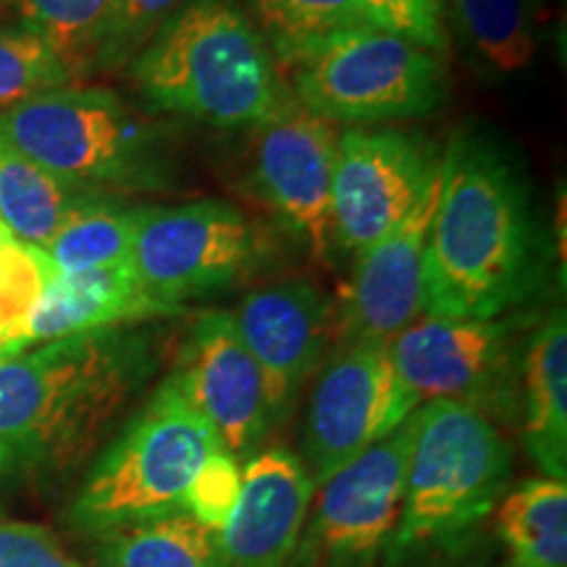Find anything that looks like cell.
<instances>
[{
    "label": "cell",
    "instance_id": "obj_27",
    "mask_svg": "<svg viewBox=\"0 0 567 567\" xmlns=\"http://www.w3.org/2000/svg\"><path fill=\"white\" fill-rule=\"evenodd\" d=\"M59 276L51 255L42 247L27 245L0 226V331L32 347L27 339V323L42 295Z\"/></svg>",
    "mask_w": 567,
    "mask_h": 567
},
{
    "label": "cell",
    "instance_id": "obj_13",
    "mask_svg": "<svg viewBox=\"0 0 567 567\" xmlns=\"http://www.w3.org/2000/svg\"><path fill=\"white\" fill-rule=\"evenodd\" d=\"M334 124L284 95L258 126L252 182L264 203L295 237L326 258L331 237V182L337 163Z\"/></svg>",
    "mask_w": 567,
    "mask_h": 567
},
{
    "label": "cell",
    "instance_id": "obj_21",
    "mask_svg": "<svg viewBox=\"0 0 567 567\" xmlns=\"http://www.w3.org/2000/svg\"><path fill=\"white\" fill-rule=\"evenodd\" d=\"M90 195L95 193L61 182L0 137V226L21 243L45 250Z\"/></svg>",
    "mask_w": 567,
    "mask_h": 567
},
{
    "label": "cell",
    "instance_id": "obj_2",
    "mask_svg": "<svg viewBox=\"0 0 567 567\" xmlns=\"http://www.w3.org/2000/svg\"><path fill=\"white\" fill-rule=\"evenodd\" d=\"M137 326L87 331L0 358V478H59L101 446L158 368Z\"/></svg>",
    "mask_w": 567,
    "mask_h": 567
},
{
    "label": "cell",
    "instance_id": "obj_16",
    "mask_svg": "<svg viewBox=\"0 0 567 567\" xmlns=\"http://www.w3.org/2000/svg\"><path fill=\"white\" fill-rule=\"evenodd\" d=\"M234 321L264 373L268 405L279 421L321 363L331 329L329 302L305 279L276 281L245 295Z\"/></svg>",
    "mask_w": 567,
    "mask_h": 567
},
{
    "label": "cell",
    "instance_id": "obj_17",
    "mask_svg": "<svg viewBox=\"0 0 567 567\" xmlns=\"http://www.w3.org/2000/svg\"><path fill=\"white\" fill-rule=\"evenodd\" d=\"M316 486L302 460L284 446L255 452L229 523L218 530L226 567H287L302 542Z\"/></svg>",
    "mask_w": 567,
    "mask_h": 567
},
{
    "label": "cell",
    "instance_id": "obj_30",
    "mask_svg": "<svg viewBox=\"0 0 567 567\" xmlns=\"http://www.w3.org/2000/svg\"><path fill=\"white\" fill-rule=\"evenodd\" d=\"M239 488H243V463L226 450L213 452L184 494L182 513L218 534L237 507Z\"/></svg>",
    "mask_w": 567,
    "mask_h": 567
},
{
    "label": "cell",
    "instance_id": "obj_32",
    "mask_svg": "<svg viewBox=\"0 0 567 567\" xmlns=\"http://www.w3.org/2000/svg\"><path fill=\"white\" fill-rule=\"evenodd\" d=\"M0 567H82L53 530L24 520H0Z\"/></svg>",
    "mask_w": 567,
    "mask_h": 567
},
{
    "label": "cell",
    "instance_id": "obj_19",
    "mask_svg": "<svg viewBox=\"0 0 567 567\" xmlns=\"http://www.w3.org/2000/svg\"><path fill=\"white\" fill-rule=\"evenodd\" d=\"M523 439L544 478H567V321L555 310L523 350Z\"/></svg>",
    "mask_w": 567,
    "mask_h": 567
},
{
    "label": "cell",
    "instance_id": "obj_31",
    "mask_svg": "<svg viewBox=\"0 0 567 567\" xmlns=\"http://www.w3.org/2000/svg\"><path fill=\"white\" fill-rule=\"evenodd\" d=\"M368 21L379 30L400 34L425 51L442 55L446 40L444 0H363Z\"/></svg>",
    "mask_w": 567,
    "mask_h": 567
},
{
    "label": "cell",
    "instance_id": "obj_26",
    "mask_svg": "<svg viewBox=\"0 0 567 567\" xmlns=\"http://www.w3.org/2000/svg\"><path fill=\"white\" fill-rule=\"evenodd\" d=\"M255 27L271 40L274 53L287 63L331 34L371 24L363 0H245Z\"/></svg>",
    "mask_w": 567,
    "mask_h": 567
},
{
    "label": "cell",
    "instance_id": "obj_12",
    "mask_svg": "<svg viewBox=\"0 0 567 567\" xmlns=\"http://www.w3.org/2000/svg\"><path fill=\"white\" fill-rule=\"evenodd\" d=\"M439 161L429 142L400 130L352 126L339 134L331 182L334 245L360 255L384 237L421 195Z\"/></svg>",
    "mask_w": 567,
    "mask_h": 567
},
{
    "label": "cell",
    "instance_id": "obj_20",
    "mask_svg": "<svg viewBox=\"0 0 567 567\" xmlns=\"http://www.w3.org/2000/svg\"><path fill=\"white\" fill-rule=\"evenodd\" d=\"M505 567H567V484L534 478L515 486L496 507Z\"/></svg>",
    "mask_w": 567,
    "mask_h": 567
},
{
    "label": "cell",
    "instance_id": "obj_6",
    "mask_svg": "<svg viewBox=\"0 0 567 567\" xmlns=\"http://www.w3.org/2000/svg\"><path fill=\"white\" fill-rule=\"evenodd\" d=\"M0 137L71 187L158 189L161 137L116 92L59 87L0 113Z\"/></svg>",
    "mask_w": 567,
    "mask_h": 567
},
{
    "label": "cell",
    "instance_id": "obj_15",
    "mask_svg": "<svg viewBox=\"0 0 567 567\" xmlns=\"http://www.w3.org/2000/svg\"><path fill=\"white\" fill-rule=\"evenodd\" d=\"M442 193V161L410 210L358 255L337 316L339 342H392L421 316V274L429 229Z\"/></svg>",
    "mask_w": 567,
    "mask_h": 567
},
{
    "label": "cell",
    "instance_id": "obj_28",
    "mask_svg": "<svg viewBox=\"0 0 567 567\" xmlns=\"http://www.w3.org/2000/svg\"><path fill=\"white\" fill-rule=\"evenodd\" d=\"M74 76L45 40L27 27H0V113L59 87Z\"/></svg>",
    "mask_w": 567,
    "mask_h": 567
},
{
    "label": "cell",
    "instance_id": "obj_10",
    "mask_svg": "<svg viewBox=\"0 0 567 567\" xmlns=\"http://www.w3.org/2000/svg\"><path fill=\"white\" fill-rule=\"evenodd\" d=\"M513 318H423L389 342L394 368L417 400H450L478 413L515 408L523 350Z\"/></svg>",
    "mask_w": 567,
    "mask_h": 567
},
{
    "label": "cell",
    "instance_id": "obj_4",
    "mask_svg": "<svg viewBox=\"0 0 567 567\" xmlns=\"http://www.w3.org/2000/svg\"><path fill=\"white\" fill-rule=\"evenodd\" d=\"M509 473L513 450L492 417L460 402H423L389 557L402 563L460 547L499 505Z\"/></svg>",
    "mask_w": 567,
    "mask_h": 567
},
{
    "label": "cell",
    "instance_id": "obj_3",
    "mask_svg": "<svg viewBox=\"0 0 567 567\" xmlns=\"http://www.w3.org/2000/svg\"><path fill=\"white\" fill-rule=\"evenodd\" d=\"M130 69L153 109L218 130H258L284 101L274 55L237 0H187Z\"/></svg>",
    "mask_w": 567,
    "mask_h": 567
},
{
    "label": "cell",
    "instance_id": "obj_25",
    "mask_svg": "<svg viewBox=\"0 0 567 567\" xmlns=\"http://www.w3.org/2000/svg\"><path fill=\"white\" fill-rule=\"evenodd\" d=\"M21 27L45 40L74 80L101 69L109 0H11Z\"/></svg>",
    "mask_w": 567,
    "mask_h": 567
},
{
    "label": "cell",
    "instance_id": "obj_11",
    "mask_svg": "<svg viewBox=\"0 0 567 567\" xmlns=\"http://www.w3.org/2000/svg\"><path fill=\"white\" fill-rule=\"evenodd\" d=\"M255 231L243 210L221 200L137 208L132 266L142 287L182 308L243 279L255 260Z\"/></svg>",
    "mask_w": 567,
    "mask_h": 567
},
{
    "label": "cell",
    "instance_id": "obj_9",
    "mask_svg": "<svg viewBox=\"0 0 567 567\" xmlns=\"http://www.w3.org/2000/svg\"><path fill=\"white\" fill-rule=\"evenodd\" d=\"M421 400L396 373L389 342H344L318 375L305 417V471L318 488L400 429Z\"/></svg>",
    "mask_w": 567,
    "mask_h": 567
},
{
    "label": "cell",
    "instance_id": "obj_22",
    "mask_svg": "<svg viewBox=\"0 0 567 567\" xmlns=\"http://www.w3.org/2000/svg\"><path fill=\"white\" fill-rule=\"evenodd\" d=\"M101 567H226L218 538L187 513H172L101 534Z\"/></svg>",
    "mask_w": 567,
    "mask_h": 567
},
{
    "label": "cell",
    "instance_id": "obj_1",
    "mask_svg": "<svg viewBox=\"0 0 567 567\" xmlns=\"http://www.w3.org/2000/svg\"><path fill=\"white\" fill-rule=\"evenodd\" d=\"M542 276V229L515 161L492 137L455 134L425 243L421 316L502 318L536 292Z\"/></svg>",
    "mask_w": 567,
    "mask_h": 567
},
{
    "label": "cell",
    "instance_id": "obj_14",
    "mask_svg": "<svg viewBox=\"0 0 567 567\" xmlns=\"http://www.w3.org/2000/svg\"><path fill=\"white\" fill-rule=\"evenodd\" d=\"M168 379L239 463L258 452L276 423L264 373L239 337L234 313L210 310L197 318L182 339Z\"/></svg>",
    "mask_w": 567,
    "mask_h": 567
},
{
    "label": "cell",
    "instance_id": "obj_7",
    "mask_svg": "<svg viewBox=\"0 0 567 567\" xmlns=\"http://www.w3.org/2000/svg\"><path fill=\"white\" fill-rule=\"evenodd\" d=\"M289 69L295 101L331 124L423 116L446 95V71L436 53L373 24L331 34Z\"/></svg>",
    "mask_w": 567,
    "mask_h": 567
},
{
    "label": "cell",
    "instance_id": "obj_8",
    "mask_svg": "<svg viewBox=\"0 0 567 567\" xmlns=\"http://www.w3.org/2000/svg\"><path fill=\"white\" fill-rule=\"evenodd\" d=\"M413 439L415 413L316 488L297 563L373 567L381 555L389 557L405 505Z\"/></svg>",
    "mask_w": 567,
    "mask_h": 567
},
{
    "label": "cell",
    "instance_id": "obj_23",
    "mask_svg": "<svg viewBox=\"0 0 567 567\" xmlns=\"http://www.w3.org/2000/svg\"><path fill=\"white\" fill-rule=\"evenodd\" d=\"M137 208L90 195L55 231L45 252L61 274H82L95 268L132 266Z\"/></svg>",
    "mask_w": 567,
    "mask_h": 567
},
{
    "label": "cell",
    "instance_id": "obj_24",
    "mask_svg": "<svg viewBox=\"0 0 567 567\" xmlns=\"http://www.w3.org/2000/svg\"><path fill=\"white\" fill-rule=\"evenodd\" d=\"M460 38L494 74H517L536 55L528 0H444Z\"/></svg>",
    "mask_w": 567,
    "mask_h": 567
},
{
    "label": "cell",
    "instance_id": "obj_18",
    "mask_svg": "<svg viewBox=\"0 0 567 567\" xmlns=\"http://www.w3.org/2000/svg\"><path fill=\"white\" fill-rule=\"evenodd\" d=\"M179 310L147 292L134 266L82 274L59 271L27 323V339L30 344L53 342L87 331L158 321Z\"/></svg>",
    "mask_w": 567,
    "mask_h": 567
},
{
    "label": "cell",
    "instance_id": "obj_5",
    "mask_svg": "<svg viewBox=\"0 0 567 567\" xmlns=\"http://www.w3.org/2000/svg\"><path fill=\"white\" fill-rule=\"evenodd\" d=\"M218 450H224L221 439L166 375L90 467L71 505V520L101 536L179 513L197 471Z\"/></svg>",
    "mask_w": 567,
    "mask_h": 567
},
{
    "label": "cell",
    "instance_id": "obj_29",
    "mask_svg": "<svg viewBox=\"0 0 567 567\" xmlns=\"http://www.w3.org/2000/svg\"><path fill=\"white\" fill-rule=\"evenodd\" d=\"M187 0H109V32H105L101 69L130 66L155 32L174 17Z\"/></svg>",
    "mask_w": 567,
    "mask_h": 567
}]
</instances>
